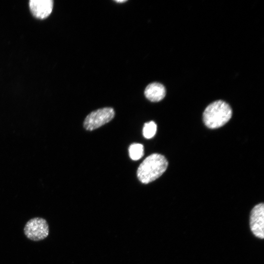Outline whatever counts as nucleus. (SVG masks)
Masks as SVG:
<instances>
[{"label":"nucleus","mask_w":264,"mask_h":264,"mask_svg":"<svg viewBox=\"0 0 264 264\" xmlns=\"http://www.w3.org/2000/svg\"><path fill=\"white\" fill-rule=\"evenodd\" d=\"M115 1L118 2V3H122V2H126L127 0H115Z\"/></svg>","instance_id":"9d476101"},{"label":"nucleus","mask_w":264,"mask_h":264,"mask_svg":"<svg viewBox=\"0 0 264 264\" xmlns=\"http://www.w3.org/2000/svg\"><path fill=\"white\" fill-rule=\"evenodd\" d=\"M168 162L162 154H153L146 157L140 164L137 170L139 180L148 184L160 177L166 171Z\"/></svg>","instance_id":"f257e3e1"},{"label":"nucleus","mask_w":264,"mask_h":264,"mask_svg":"<svg viewBox=\"0 0 264 264\" xmlns=\"http://www.w3.org/2000/svg\"><path fill=\"white\" fill-rule=\"evenodd\" d=\"M26 237L33 241L46 238L49 234V226L46 220L42 218H34L29 220L24 228Z\"/></svg>","instance_id":"20e7f679"},{"label":"nucleus","mask_w":264,"mask_h":264,"mask_svg":"<svg viewBox=\"0 0 264 264\" xmlns=\"http://www.w3.org/2000/svg\"><path fill=\"white\" fill-rule=\"evenodd\" d=\"M250 226L253 234L263 239L264 233V206L263 203L255 206L250 216Z\"/></svg>","instance_id":"39448f33"},{"label":"nucleus","mask_w":264,"mask_h":264,"mask_svg":"<svg viewBox=\"0 0 264 264\" xmlns=\"http://www.w3.org/2000/svg\"><path fill=\"white\" fill-rule=\"evenodd\" d=\"M115 115L114 110L106 107L94 110L86 117L84 127L88 131L96 129L111 120Z\"/></svg>","instance_id":"7ed1b4c3"},{"label":"nucleus","mask_w":264,"mask_h":264,"mask_svg":"<svg viewBox=\"0 0 264 264\" xmlns=\"http://www.w3.org/2000/svg\"><path fill=\"white\" fill-rule=\"evenodd\" d=\"M232 110L224 101L220 100L209 104L203 113V120L209 128L216 129L226 124L231 118Z\"/></svg>","instance_id":"f03ea898"},{"label":"nucleus","mask_w":264,"mask_h":264,"mask_svg":"<svg viewBox=\"0 0 264 264\" xmlns=\"http://www.w3.org/2000/svg\"><path fill=\"white\" fill-rule=\"evenodd\" d=\"M157 126L154 121H150L144 124L143 129V134L145 138L150 139L155 134Z\"/></svg>","instance_id":"1a4fd4ad"},{"label":"nucleus","mask_w":264,"mask_h":264,"mask_svg":"<svg viewBox=\"0 0 264 264\" xmlns=\"http://www.w3.org/2000/svg\"><path fill=\"white\" fill-rule=\"evenodd\" d=\"M130 158L133 160L140 159L144 155L143 145L139 143L132 144L129 148Z\"/></svg>","instance_id":"6e6552de"},{"label":"nucleus","mask_w":264,"mask_h":264,"mask_svg":"<svg viewBox=\"0 0 264 264\" xmlns=\"http://www.w3.org/2000/svg\"><path fill=\"white\" fill-rule=\"evenodd\" d=\"M30 10L33 15L37 18L43 19L51 13L53 7L52 0H30Z\"/></svg>","instance_id":"423d86ee"},{"label":"nucleus","mask_w":264,"mask_h":264,"mask_svg":"<svg viewBox=\"0 0 264 264\" xmlns=\"http://www.w3.org/2000/svg\"><path fill=\"white\" fill-rule=\"evenodd\" d=\"M144 95L150 101L159 102L165 96L166 89L162 84L157 82H153L146 87Z\"/></svg>","instance_id":"0eeeda50"}]
</instances>
